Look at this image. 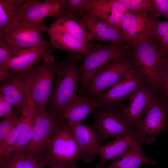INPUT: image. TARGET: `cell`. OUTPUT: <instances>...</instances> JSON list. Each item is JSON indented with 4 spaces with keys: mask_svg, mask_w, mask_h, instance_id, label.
<instances>
[{
    "mask_svg": "<svg viewBox=\"0 0 168 168\" xmlns=\"http://www.w3.org/2000/svg\"><path fill=\"white\" fill-rule=\"evenodd\" d=\"M104 167H102L98 165H97L96 166V167L95 168H103Z\"/></svg>",
    "mask_w": 168,
    "mask_h": 168,
    "instance_id": "ab89813d",
    "label": "cell"
},
{
    "mask_svg": "<svg viewBox=\"0 0 168 168\" xmlns=\"http://www.w3.org/2000/svg\"><path fill=\"white\" fill-rule=\"evenodd\" d=\"M145 80L144 76L135 64L122 80L95 99L100 107L120 105L125 100H130L145 85Z\"/></svg>",
    "mask_w": 168,
    "mask_h": 168,
    "instance_id": "30bf717a",
    "label": "cell"
},
{
    "mask_svg": "<svg viewBox=\"0 0 168 168\" xmlns=\"http://www.w3.org/2000/svg\"><path fill=\"white\" fill-rule=\"evenodd\" d=\"M13 106L1 94H0V118L3 117H5L12 114L14 111L12 110Z\"/></svg>",
    "mask_w": 168,
    "mask_h": 168,
    "instance_id": "e575fe53",
    "label": "cell"
},
{
    "mask_svg": "<svg viewBox=\"0 0 168 168\" xmlns=\"http://www.w3.org/2000/svg\"><path fill=\"white\" fill-rule=\"evenodd\" d=\"M63 119L58 113L51 109L43 110L38 107L33 136L24 154L43 160L47 164L50 139L56 128Z\"/></svg>",
    "mask_w": 168,
    "mask_h": 168,
    "instance_id": "277c9868",
    "label": "cell"
},
{
    "mask_svg": "<svg viewBox=\"0 0 168 168\" xmlns=\"http://www.w3.org/2000/svg\"><path fill=\"white\" fill-rule=\"evenodd\" d=\"M21 113L16 110L11 114L4 117L0 122V146L6 137L18 123Z\"/></svg>",
    "mask_w": 168,
    "mask_h": 168,
    "instance_id": "4dcf8cb0",
    "label": "cell"
},
{
    "mask_svg": "<svg viewBox=\"0 0 168 168\" xmlns=\"http://www.w3.org/2000/svg\"><path fill=\"white\" fill-rule=\"evenodd\" d=\"M67 52L66 58L59 62L56 72L55 87L48 107L58 113L78 96L77 86L82 78L77 63L83 57L77 52Z\"/></svg>",
    "mask_w": 168,
    "mask_h": 168,
    "instance_id": "6da1fadb",
    "label": "cell"
},
{
    "mask_svg": "<svg viewBox=\"0 0 168 168\" xmlns=\"http://www.w3.org/2000/svg\"><path fill=\"white\" fill-rule=\"evenodd\" d=\"M78 160L84 161L82 152L64 119L56 128L50 139L46 166L67 165Z\"/></svg>",
    "mask_w": 168,
    "mask_h": 168,
    "instance_id": "5b68a950",
    "label": "cell"
},
{
    "mask_svg": "<svg viewBox=\"0 0 168 168\" xmlns=\"http://www.w3.org/2000/svg\"><path fill=\"white\" fill-rule=\"evenodd\" d=\"M0 46V64L9 58L17 55L21 51L7 46Z\"/></svg>",
    "mask_w": 168,
    "mask_h": 168,
    "instance_id": "d6a6232c",
    "label": "cell"
},
{
    "mask_svg": "<svg viewBox=\"0 0 168 168\" xmlns=\"http://www.w3.org/2000/svg\"><path fill=\"white\" fill-rule=\"evenodd\" d=\"M158 16H163L168 21V0H152Z\"/></svg>",
    "mask_w": 168,
    "mask_h": 168,
    "instance_id": "836d02e7",
    "label": "cell"
},
{
    "mask_svg": "<svg viewBox=\"0 0 168 168\" xmlns=\"http://www.w3.org/2000/svg\"><path fill=\"white\" fill-rule=\"evenodd\" d=\"M117 105L101 106L99 110L93 112L92 127L101 142L109 138H119L135 129L124 114L120 105L119 108Z\"/></svg>",
    "mask_w": 168,
    "mask_h": 168,
    "instance_id": "9c48e42d",
    "label": "cell"
},
{
    "mask_svg": "<svg viewBox=\"0 0 168 168\" xmlns=\"http://www.w3.org/2000/svg\"><path fill=\"white\" fill-rule=\"evenodd\" d=\"M26 0H0V31L10 28L19 16Z\"/></svg>",
    "mask_w": 168,
    "mask_h": 168,
    "instance_id": "484cf974",
    "label": "cell"
},
{
    "mask_svg": "<svg viewBox=\"0 0 168 168\" xmlns=\"http://www.w3.org/2000/svg\"><path fill=\"white\" fill-rule=\"evenodd\" d=\"M147 15L129 11L124 17L121 30L128 45L134 47L153 38V20Z\"/></svg>",
    "mask_w": 168,
    "mask_h": 168,
    "instance_id": "7c38bea8",
    "label": "cell"
},
{
    "mask_svg": "<svg viewBox=\"0 0 168 168\" xmlns=\"http://www.w3.org/2000/svg\"><path fill=\"white\" fill-rule=\"evenodd\" d=\"M17 73L10 70L0 68V82L1 84L10 79Z\"/></svg>",
    "mask_w": 168,
    "mask_h": 168,
    "instance_id": "d590c367",
    "label": "cell"
},
{
    "mask_svg": "<svg viewBox=\"0 0 168 168\" xmlns=\"http://www.w3.org/2000/svg\"><path fill=\"white\" fill-rule=\"evenodd\" d=\"M88 0H64V6L67 14L80 21L86 13Z\"/></svg>",
    "mask_w": 168,
    "mask_h": 168,
    "instance_id": "f546056e",
    "label": "cell"
},
{
    "mask_svg": "<svg viewBox=\"0 0 168 168\" xmlns=\"http://www.w3.org/2000/svg\"><path fill=\"white\" fill-rule=\"evenodd\" d=\"M166 117L164 109L161 103L155 99L142 120L135 128L146 142L164 129Z\"/></svg>",
    "mask_w": 168,
    "mask_h": 168,
    "instance_id": "9a60e30c",
    "label": "cell"
},
{
    "mask_svg": "<svg viewBox=\"0 0 168 168\" xmlns=\"http://www.w3.org/2000/svg\"><path fill=\"white\" fill-rule=\"evenodd\" d=\"M46 163L24 154L0 158V168H44Z\"/></svg>",
    "mask_w": 168,
    "mask_h": 168,
    "instance_id": "4316f807",
    "label": "cell"
},
{
    "mask_svg": "<svg viewBox=\"0 0 168 168\" xmlns=\"http://www.w3.org/2000/svg\"><path fill=\"white\" fill-rule=\"evenodd\" d=\"M165 90L166 91V94L167 96H168V87L166 88V89H165Z\"/></svg>",
    "mask_w": 168,
    "mask_h": 168,
    "instance_id": "f35d334b",
    "label": "cell"
},
{
    "mask_svg": "<svg viewBox=\"0 0 168 168\" xmlns=\"http://www.w3.org/2000/svg\"><path fill=\"white\" fill-rule=\"evenodd\" d=\"M50 27L61 29L71 35L87 43L94 39L92 35L88 32L81 22L68 14L55 18Z\"/></svg>",
    "mask_w": 168,
    "mask_h": 168,
    "instance_id": "d4e9b609",
    "label": "cell"
},
{
    "mask_svg": "<svg viewBox=\"0 0 168 168\" xmlns=\"http://www.w3.org/2000/svg\"><path fill=\"white\" fill-rule=\"evenodd\" d=\"M49 168H77L75 162L67 165H57L50 166Z\"/></svg>",
    "mask_w": 168,
    "mask_h": 168,
    "instance_id": "74e56055",
    "label": "cell"
},
{
    "mask_svg": "<svg viewBox=\"0 0 168 168\" xmlns=\"http://www.w3.org/2000/svg\"><path fill=\"white\" fill-rule=\"evenodd\" d=\"M132 59L147 81L153 87L159 85L166 58L161 54L153 39L133 47Z\"/></svg>",
    "mask_w": 168,
    "mask_h": 168,
    "instance_id": "8992f818",
    "label": "cell"
},
{
    "mask_svg": "<svg viewBox=\"0 0 168 168\" xmlns=\"http://www.w3.org/2000/svg\"><path fill=\"white\" fill-rule=\"evenodd\" d=\"M49 47H41L23 50L17 55L0 64V68L17 72L28 70L51 54Z\"/></svg>",
    "mask_w": 168,
    "mask_h": 168,
    "instance_id": "ac0fdd59",
    "label": "cell"
},
{
    "mask_svg": "<svg viewBox=\"0 0 168 168\" xmlns=\"http://www.w3.org/2000/svg\"><path fill=\"white\" fill-rule=\"evenodd\" d=\"M128 10L145 14L152 19L158 16L152 0H118Z\"/></svg>",
    "mask_w": 168,
    "mask_h": 168,
    "instance_id": "83f0119b",
    "label": "cell"
},
{
    "mask_svg": "<svg viewBox=\"0 0 168 168\" xmlns=\"http://www.w3.org/2000/svg\"><path fill=\"white\" fill-rule=\"evenodd\" d=\"M146 142L135 128L127 134L117 138L115 140L101 146L98 154L100 161L98 165L104 167L106 162L114 160L134 144Z\"/></svg>",
    "mask_w": 168,
    "mask_h": 168,
    "instance_id": "44dd1931",
    "label": "cell"
},
{
    "mask_svg": "<svg viewBox=\"0 0 168 168\" xmlns=\"http://www.w3.org/2000/svg\"><path fill=\"white\" fill-rule=\"evenodd\" d=\"M129 11L118 0H88L86 12L96 16L113 28L121 30L123 19Z\"/></svg>",
    "mask_w": 168,
    "mask_h": 168,
    "instance_id": "5bb4252c",
    "label": "cell"
},
{
    "mask_svg": "<svg viewBox=\"0 0 168 168\" xmlns=\"http://www.w3.org/2000/svg\"><path fill=\"white\" fill-rule=\"evenodd\" d=\"M67 124L82 152L84 162H91L92 157L98 154L101 147V142L96 131L92 127L81 124Z\"/></svg>",
    "mask_w": 168,
    "mask_h": 168,
    "instance_id": "d6986e66",
    "label": "cell"
},
{
    "mask_svg": "<svg viewBox=\"0 0 168 168\" xmlns=\"http://www.w3.org/2000/svg\"><path fill=\"white\" fill-rule=\"evenodd\" d=\"M127 46L112 42L109 45L90 42L88 43L89 51L82 57L83 63L80 67L82 78L79 96H82L95 73L102 66L110 60L130 54Z\"/></svg>",
    "mask_w": 168,
    "mask_h": 168,
    "instance_id": "3957f363",
    "label": "cell"
},
{
    "mask_svg": "<svg viewBox=\"0 0 168 168\" xmlns=\"http://www.w3.org/2000/svg\"><path fill=\"white\" fill-rule=\"evenodd\" d=\"M143 143L139 142L133 145L103 168H137L146 163L154 165L155 162L147 158L143 153L141 147Z\"/></svg>",
    "mask_w": 168,
    "mask_h": 168,
    "instance_id": "cb8c5ba5",
    "label": "cell"
},
{
    "mask_svg": "<svg viewBox=\"0 0 168 168\" xmlns=\"http://www.w3.org/2000/svg\"><path fill=\"white\" fill-rule=\"evenodd\" d=\"M155 99L151 90L144 85L133 96L129 104L125 106L120 105L124 114L135 128L142 120Z\"/></svg>",
    "mask_w": 168,
    "mask_h": 168,
    "instance_id": "2e32d148",
    "label": "cell"
},
{
    "mask_svg": "<svg viewBox=\"0 0 168 168\" xmlns=\"http://www.w3.org/2000/svg\"><path fill=\"white\" fill-rule=\"evenodd\" d=\"M37 107L31 98L28 96L26 104L23 109L17 125L16 141L3 157L24 154L33 136L34 119Z\"/></svg>",
    "mask_w": 168,
    "mask_h": 168,
    "instance_id": "4fadbf2b",
    "label": "cell"
},
{
    "mask_svg": "<svg viewBox=\"0 0 168 168\" xmlns=\"http://www.w3.org/2000/svg\"><path fill=\"white\" fill-rule=\"evenodd\" d=\"M47 32L53 49L79 52L86 55L89 51L88 43L59 28L49 27Z\"/></svg>",
    "mask_w": 168,
    "mask_h": 168,
    "instance_id": "603a6c76",
    "label": "cell"
},
{
    "mask_svg": "<svg viewBox=\"0 0 168 168\" xmlns=\"http://www.w3.org/2000/svg\"><path fill=\"white\" fill-rule=\"evenodd\" d=\"M128 55L122 56L102 66L95 73L82 96L96 98L108 88L122 80L135 64Z\"/></svg>",
    "mask_w": 168,
    "mask_h": 168,
    "instance_id": "ba28073f",
    "label": "cell"
},
{
    "mask_svg": "<svg viewBox=\"0 0 168 168\" xmlns=\"http://www.w3.org/2000/svg\"><path fill=\"white\" fill-rule=\"evenodd\" d=\"M42 64L23 72L28 96L41 109L47 108L50 100L54 78L59 66L50 54L45 57Z\"/></svg>",
    "mask_w": 168,
    "mask_h": 168,
    "instance_id": "7a4b0ae2",
    "label": "cell"
},
{
    "mask_svg": "<svg viewBox=\"0 0 168 168\" xmlns=\"http://www.w3.org/2000/svg\"><path fill=\"white\" fill-rule=\"evenodd\" d=\"M0 92L7 101L21 113L28 97L22 72H17L10 79L1 83Z\"/></svg>",
    "mask_w": 168,
    "mask_h": 168,
    "instance_id": "7402d4cb",
    "label": "cell"
},
{
    "mask_svg": "<svg viewBox=\"0 0 168 168\" xmlns=\"http://www.w3.org/2000/svg\"><path fill=\"white\" fill-rule=\"evenodd\" d=\"M17 125L11 130L5 138L2 145L0 146V158L5 155L8 149L14 143L17 136Z\"/></svg>",
    "mask_w": 168,
    "mask_h": 168,
    "instance_id": "1f68e13d",
    "label": "cell"
},
{
    "mask_svg": "<svg viewBox=\"0 0 168 168\" xmlns=\"http://www.w3.org/2000/svg\"><path fill=\"white\" fill-rule=\"evenodd\" d=\"M48 28L42 22L12 27L0 31V45L20 51L39 47H49L51 45L50 41L44 40L42 34L47 32Z\"/></svg>",
    "mask_w": 168,
    "mask_h": 168,
    "instance_id": "52a82bcc",
    "label": "cell"
},
{
    "mask_svg": "<svg viewBox=\"0 0 168 168\" xmlns=\"http://www.w3.org/2000/svg\"><path fill=\"white\" fill-rule=\"evenodd\" d=\"M165 90L168 87V57L167 58L160 84Z\"/></svg>",
    "mask_w": 168,
    "mask_h": 168,
    "instance_id": "8d00e7d4",
    "label": "cell"
},
{
    "mask_svg": "<svg viewBox=\"0 0 168 168\" xmlns=\"http://www.w3.org/2000/svg\"><path fill=\"white\" fill-rule=\"evenodd\" d=\"M100 107L96 99L91 97L78 96L58 112L69 124H81L90 113Z\"/></svg>",
    "mask_w": 168,
    "mask_h": 168,
    "instance_id": "ffe728a7",
    "label": "cell"
},
{
    "mask_svg": "<svg viewBox=\"0 0 168 168\" xmlns=\"http://www.w3.org/2000/svg\"><path fill=\"white\" fill-rule=\"evenodd\" d=\"M94 39L100 42L110 41L122 44L126 42L121 30L110 26L101 19L86 12L79 21Z\"/></svg>",
    "mask_w": 168,
    "mask_h": 168,
    "instance_id": "e0dca14e",
    "label": "cell"
},
{
    "mask_svg": "<svg viewBox=\"0 0 168 168\" xmlns=\"http://www.w3.org/2000/svg\"><path fill=\"white\" fill-rule=\"evenodd\" d=\"M67 14L64 0H26L20 15L12 27L41 22L47 17L56 18Z\"/></svg>",
    "mask_w": 168,
    "mask_h": 168,
    "instance_id": "8fae6325",
    "label": "cell"
},
{
    "mask_svg": "<svg viewBox=\"0 0 168 168\" xmlns=\"http://www.w3.org/2000/svg\"><path fill=\"white\" fill-rule=\"evenodd\" d=\"M160 53L164 57H168V21H161L156 26L154 39Z\"/></svg>",
    "mask_w": 168,
    "mask_h": 168,
    "instance_id": "f1b7e54d",
    "label": "cell"
}]
</instances>
